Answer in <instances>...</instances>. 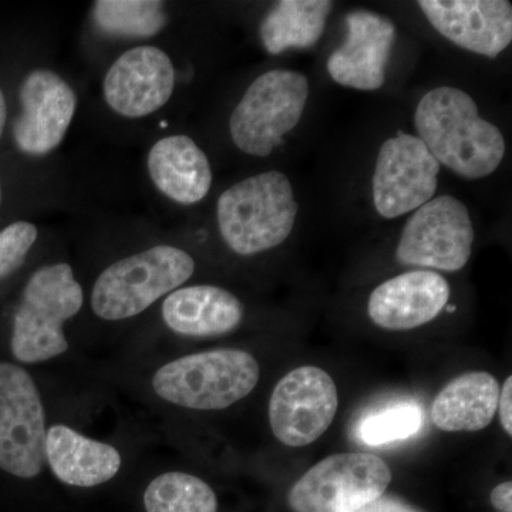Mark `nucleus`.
<instances>
[{"label": "nucleus", "instance_id": "f257e3e1", "mask_svg": "<svg viewBox=\"0 0 512 512\" xmlns=\"http://www.w3.org/2000/svg\"><path fill=\"white\" fill-rule=\"evenodd\" d=\"M414 126L439 164L468 180L493 174L505 156L500 128L481 119L476 101L457 87L427 93L414 113Z\"/></svg>", "mask_w": 512, "mask_h": 512}, {"label": "nucleus", "instance_id": "f03ea898", "mask_svg": "<svg viewBox=\"0 0 512 512\" xmlns=\"http://www.w3.org/2000/svg\"><path fill=\"white\" fill-rule=\"evenodd\" d=\"M298 210L289 178L268 171L222 192L217 204L218 227L235 254H261L284 244L295 227Z\"/></svg>", "mask_w": 512, "mask_h": 512}, {"label": "nucleus", "instance_id": "7ed1b4c3", "mask_svg": "<svg viewBox=\"0 0 512 512\" xmlns=\"http://www.w3.org/2000/svg\"><path fill=\"white\" fill-rule=\"evenodd\" d=\"M261 376L251 353L217 349L173 360L158 369L153 389L165 402L191 410H222L241 402Z\"/></svg>", "mask_w": 512, "mask_h": 512}, {"label": "nucleus", "instance_id": "20e7f679", "mask_svg": "<svg viewBox=\"0 0 512 512\" xmlns=\"http://www.w3.org/2000/svg\"><path fill=\"white\" fill-rule=\"evenodd\" d=\"M83 289L72 266H43L29 279L13 319V356L23 363H40L69 350L63 325L82 309Z\"/></svg>", "mask_w": 512, "mask_h": 512}, {"label": "nucleus", "instance_id": "39448f33", "mask_svg": "<svg viewBox=\"0 0 512 512\" xmlns=\"http://www.w3.org/2000/svg\"><path fill=\"white\" fill-rule=\"evenodd\" d=\"M195 262L183 249L158 245L120 259L97 278L92 308L104 320L140 315L194 275Z\"/></svg>", "mask_w": 512, "mask_h": 512}, {"label": "nucleus", "instance_id": "423d86ee", "mask_svg": "<svg viewBox=\"0 0 512 512\" xmlns=\"http://www.w3.org/2000/svg\"><path fill=\"white\" fill-rule=\"evenodd\" d=\"M309 97L305 74L271 70L248 87L229 120L232 141L242 153L266 157L298 126Z\"/></svg>", "mask_w": 512, "mask_h": 512}, {"label": "nucleus", "instance_id": "0eeeda50", "mask_svg": "<svg viewBox=\"0 0 512 512\" xmlns=\"http://www.w3.org/2000/svg\"><path fill=\"white\" fill-rule=\"evenodd\" d=\"M392 478L375 454H332L293 484L288 503L295 512H356L382 497Z\"/></svg>", "mask_w": 512, "mask_h": 512}, {"label": "nucleus", "instance_id": "6e6552de", "mask_svg": "<svg viewBox=\"0 0 512 512\" xmlns=\"http://www.w3.org/2000/svg\"><path fill=\"white\" fill-rule=\"evenodd\" d=\"M46 417L35 380L23 367L0 363V468L35 478L46 463Z\"/></svg>", "mask_w": 512, "mask_h": 512}, {"label": "nucleus", "instance_id": "1a4fd4ad", "mask_svg": "<svg viewBox=\"0 0 512 512\" xmlns=\"http://www.w3.org/2000/svg\"><path fill=\"white\" fill-rule=\"evenodd\" d=\"M474 227L464 202L450 195L433 198L414 211L396 249L406 266L457 272L470 261Z\"/></svg>", "mask_w": 512, "mask_h": 512}, {"label": "nucleus", "instance_id": "9d476101", "mask_svg": "<svg viewBox=\"0 0 512 512\" xmlns=\"http://www.w3.org/2000/svg\"><path fill=\"white\" fill-rule=\"evenodd\" d=\"M338 406V387L328 372L298 367L276 384L269 400V424L285 446H309L332 426Z\"/></svg>", "mask_w": 512, "mask_h": 512}, {"label": "nucleus", "instance_id": "9b49d317", "mask_svg": "<svg viewBox=\"0 0 512 512\" xmlns=\"http://www.w3.org/2000/svg\"><path fill=\"white\" fill-rule=\"evenodd\" d=\"M440 164L419 137L399 133L380 148L373 174V202L386 220L419 210L433 200Z\"/></svg>", "mask_w": 512, "mask_h": 512}, {"label": "nucleus", "instance_id": "f8f14e48", "mask_svg": "<svg viewBox=\"0 0 512 512\" xmlns=\"http://www.w3.org/2000/svg\"><path fill=\"white\" fill-rule=\"evenodd\" d=\"M22 113L13 123V138L22 153L45 156L62 143L76 113L77 97L59 74L35 70L20 87Z\"/></svg>", "mask_w": 512, "mask_h": 512}, {"label": "nucleus", "instance_id": "ddd939ff", "mask_svg": "<svg viewBox=\"0 0 512 512\" xmlns=\"http://www.w3.org/2000/svg\"><path fill=\"white\" fill-rule=\"evenodd\" d=\"M175 69L170 57L154 46H140L123 53L104 79L107 104L128 119L150 116L171 99Z\"/></svg>", "mask_w": 512, "mask_h": 512}, {"label": "nucleus", "instance_id": "4468645a", "mask_svg": "<svg viewBox=\"0 0 512 512\" xmlns=\"http://www.w3.org/2000/svg\"><path fill=\"white\" fill-rule=\"evenodd\" d=\"M430 25L451 43L490 59L511 45L512 5L505 0H420Z\"/></svg>", "mask_w": 512, "mask_h": 512}, {"label": "nucleus", "instance_id": "2eb2a0df", "mask_svg": "<svg viewBox=\"0 0 512 512\" xmlns=\"http://www.w3.org/2000/svg\"><path fill=\"white\" fill-rule=\"evenodd\" d=\"M345 43L329 56L328 72L340 86L373 92L386 79L396 28L386 16L353 10L346 16Z\"/></svg>", "mask_w": 512, "mask_h": 512}, {"label": "nucleus", "instance_id": "dca6fc26", "mask_svg": "<svg viewBox=\"0 0 512 512\" xmlns=\"http://www.w3.org/2000/svg\"><path fill=\"white\" fill-rule=\"evenodd\" d=\"M450 295V285L437 272L410 271L377 286L370 295L367 312L379 328L412 330L436 319Z\"/></svg>", "mask_w": 512, "mask_h": 512}, {"label": "nucleus", "instance_id": "f3484780", "mask_svg": "<svg viewBox=\"0 0 512 512\" xmlns=\"http://www.w3.org/2000/svg\"><path fill=\"white\" fill-rule=\"evenodd\" d=\"M161 312L168 328L191 338L227 335L244 319V306L237 296L211 285L188 286L171 292Z\"/></svg>", "mask_w": 512, "mask_h": 512}, {"label": "nucleus", "instance_id": "a211bd4d", "mask_svg": "<svg viewBox=\"0 0 512 512\" xmlns=\"http://www.w3.org/2000/svg\"><path fill=\"white\" fill-rule=\"evenodd\" d=\"M148 173L165 197L178 204H197L212 184L211 164L204 151L187 136H168L148 154Z\"/></svg>", "mask_w": 512, "mask_h": 512}, {"label": "nucleus", "instance_id": "6ab92c4d", "mask_svg": "<svg viewBox=\"0 0 512 512\" xmlns=\"http://www.w3.org/2000/svg\"><path fill=\"white\" fill-rule=\"evenodd\" d=\"M46 461L57 480L73 487H96L116 477L121 456L110 444L89 439L63 424L46 433Z\"/></svg>", "mask_w": 512, "mask_h": 512}, {"label": "nucleus", "instance_id": "aec40b11", "mask_svg": "<svg viewBox=\"0 0 512 512\" xmlns=\"http://www.w3.org/2000/svg\"><path fill=\"white\" fill-rule=\"evenodd\" d=\"M500 384L491 373L468 372L451 380L431 404V421L441 431H480L493 423Z\"/></svg>", "mask_w": 512, "mask_h": 512}, {"label": "nucleus", "instance_id": "412c9836", "mask_svg": "<svg viewBox=\"0 0 512 512\" xmlns=\"http://www.w3.org/2000/svg\"><path fill=\"white\" fill-rule=\"evenodd\" d=\"M333 9L329 0H282L266 13L259 28L262 45L271 55L288 49H309L325 32Z\"/></svg>", "mask_w": 512, "mask_h": 512}, {"label": "nucleus", "instance_id": "4be33fe9", "mask_svg": "<svg viewBox=\"0 0 512 512\" xmlns=\"http://www.w3.org/2000/svg\"><path fill=\"white\" fill-rule=\"evenodd\" d=\"M144 507L147 512H218V500L201 478L187 473H165L148 485Z\"/></svg>", "mask_w": 512, "mask_h": 512}, {"label": "nucleus", "instance_id": "5701e85b", "mask_svg": "<svg viewBox=\"0 0 512 512\" xmlns=\"http://www.w3.org/2000/svg\"><path fill=\"white\" fill-rule=\"evenodd\" d=\"M93 15L96 25L114 36L151 37L167 23L164 3L157 0H100Z\"/></svg>", "mask_w": 512, "mask_h": 512}, {"label": "nucleus", "instance_id": "b1692460", "mask_svg": "<svg viewBox=\"0 0 512 512\" xmlns=\"http://www.w3.org/2000/svg\"><path fill=\"white\" fill-rule=\"evenodd\" d=\"M423 426L417 404L399 403L369 414L357 424V439L367 446H384L414 436Z\"/></svg>", "mask_w": 512, "mask_h": 512}, {"label": "nucleus", "instance_id": "393cba45", "mask_svg": "<svg viewBox=\"0 0 512 512\" xmlns=\"http://www.w3.org/2000/svg\"><path fill=\"white\" fill-rule=\"evenodd\" d=\"M36 239L37 228L30 222H15L0 231V279L23 264Z\"/></svg>", "mask_w": 512, "mask_h": 512}, {"label": "nucleus", "instance_id": "a878e982", "mask_svg": "<svg viewBox=\"0 0 512 512\" xmlns=\"http://www.w3.org/2000/svg\"><path fill=\"white\" fill-rule=\"evenodd\" d=\"M356 512H421L416 510L400 498L393 497V495H382V497L376 498L372 503L365 505Z\"/></svg>", "mask_w": 512, "mask_h": 512}, {"label": "nucleus", "instance_id": "bb28decb", "mask_svg": "<svg viewBox=\"0 0 512 512\" xmlns=\"http://www.w3.org/2000/svg\"><path fill=\"white\" fill-rule=\"evenodd\" d=\"M497 409L500 410L501 426L508 436H512V377L508 376L505 380L503 389H500Z\"/></svg>", "mask_w": 512, "mask_h": 512}, {"label": "nucleus", "instance_id": "cd10ccee", "mask_svg": "<svg viewBox=\"0 0 512 512\" xmlns=\"http://www.w3.org/2000/svg\"><path fill=\"white\" fill-rule=\"evenodd\" d=\"M491 504L497 512H512V483L507 481L497 485L493 491H491Z\"/></svg>", "mask_w": 512, "mask_h": 512}, {"label": "nucleus", "instance_id": "c85d7f7f", "mask_svg": "<svg viewBox=\"0 0 512 512\" xmlns=\"http://www.w3.org/2000/svg\"><path fill=\"white\" fill-rule=\"evenodd\" d=\"M6 119H8V109H6V100L0 90V137H2L3 130H5Z\"/></svg>", "mask_w": 512, "mask_h": 512}, {"label": "nucleus", "instance_id": "c756f323", "mask_svg": "<svg viewBox=\"0 0 512 512\" xmlns=\"http://www.w3.org/2000/svg\"><path fill=\"white\" fill-rule=\"evenodd\" d=\"M0 205H2V185H0Z\"/></svg>", "mask_w": 512, "mask_h": 512}]
</instances>
